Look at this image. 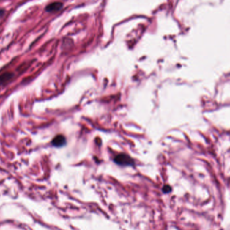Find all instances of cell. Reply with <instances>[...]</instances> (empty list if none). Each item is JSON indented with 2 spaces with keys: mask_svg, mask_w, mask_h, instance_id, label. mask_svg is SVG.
I'll return each mask as SVG.
<instances>
[{
  "mask_svg": "<svg viewBox=\"0 0 230 230\" xmlns=\"http://www.w3.org/2000/svg\"><path fill=\"white\" fill-rule=\"evenodd\" d=\"M13 76V74L10 73V72H7L0 76V85L2 84L4 82H6L7 81H9L12 77Z\"/></svg>",
  "mask_w": 230,
  "mask_h": 230,
  "instance_id": "4",
  "label": "cell"
},
{
  "mask_svg": "<svg viewBox=\"0 0 230 230\" xmlns=\"http://www.w3.org/2000/svg\"><path fill=\"white\" fill-rule=\"evenodd\" d=\"M62 7H63V4L62 2H53L46 7L45 10L48 12H57Z\"/></svg>",
  "mask_w": 230,
  "mask_h": 230,
  "instance_id": "3",
  "label": "cell"
},
{
  "mask_svg": "<svg viewBox=\"0 0 230 230\" xmlns=\"http://www.w3.org/2000/svg\"><path fill=\"white\" fill-rule=\"evenodd\" d=\"M171 188L170 187L169 185H165L163 188V192L164 193H169V192H171Z\"/></svg>",
  "mask_w": 230,
  "mask_h": 230,
  "instance_id": "5",
  "label": "cell"
},
{
  "mask_svg": "<svg viewBox=\"0 0 230 230\" xmlns=\"http://www.w3.org/2000/svg\"><path fill=\"white\" fill-rule=\"evenodd\" d=\"M52 145L56 147H62L66 144V138L63 135H57L51 142Z\"/></svg>",
  "mask_w": 230,
  "mask_h": 230,
  "instance_id": "2",
  "label": "cell"
},
{
  "mask_svg": "<svg viewBox=\"0 0 230 230\" xmlns=\"http://www.w3.org/2000/svg\"><path fill=\"white\" fill-rule=\"evenodd\" d=\"M114 162L119 166H133L134 161L130 157L127 155L126 154H119L114 158Z\"/></svg>",
  "mask_w": 230,
  "mask_h": 230,
  "instance_id": "1",
  "label": "cell"
}]
</instances>
